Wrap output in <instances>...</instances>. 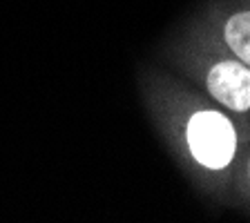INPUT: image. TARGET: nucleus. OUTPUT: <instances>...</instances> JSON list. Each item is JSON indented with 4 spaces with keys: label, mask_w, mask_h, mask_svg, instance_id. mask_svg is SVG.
<instances>
[{
    "label": "nucleus",
    "mask_w": 250,
    "mask_h": 223,
    "mask_svg": "<svg viewBox=\"0 0 250 223\" xmlns=\"http://www.w3.org/2000/svg\"><path fill=\"white\" fill-rule=\"evenodd\" d=\"M188 152L199 165L208 170H224L237 154V130L232 121L217 109L203 107L190 114L183 127Z\"/></svg>",
    "instance_id": "nucleus-1"
},
{
    "label": "nucleus",
    "mask_w": 250,
    "mask_h": 223,
    "mask_svg": "<svg viewBox=\"0 0 250 223\" xmlns=\"http://www.w3.org/2000/svg\"><path fill=\"white\" fill-rule=\"evenodd\" d=\"M206 87L230 112L244 114L250 109V67L237 58L214 62L206 74Z\"/></svg>",
    "instance_id": "nucleus-2"
},
{
    "label": "nucleus",
    "mask_w": 250,
    "mask_h": 223,
    "mask_svg": "<svg viewBox=\"0 0 250 223\" xmlns=\"http://www.w3.org/2000/svg\"><path fill=\"white\" fill-rule=\"evenodd\" d=\"M224 42L237 61L250 67V9L228 16L224 25Z\"/></svg>",
    "instance_id": "nucleus-3"
},
{
    "label": "nucleus",
    "mask_w": 250,
    "mask_h": 223,
    "mask_svg": "<svg viewBox=\"0 0 250 223\" xmlns=\"http://www.w3.org/2000/svg\"><path fill=\"white\" fill-rule=\"evenodd\" d=\"M248 177H250V163H248Z\"/></svg>",
    "instance_id": "nucleus-4"
}]
</instances>
